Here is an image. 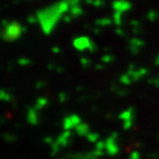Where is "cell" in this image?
<instances>
[{"instance_id": "obj_2", "label": "cell", "mask_w": 159, "mask_h": 159, "mask_svg": "<svg viewBox=\"0 0 159 159\" xmlns=\"http://www.w3.org/2000/svg\"><path fill=\"white\" fill-rule=\"evenodd\" d=\"M2 33L1 37L3 40L5 41H15L18 39H20L21 35L23 34L26 29L25 27H23L20 23L16 21L12 22H7L5 20H3L2 22Z\"/></svg>"}, {"instance_id": "obj_25", "label": "cell", "mask_w": 159, "mask_h": 159, "mask_svg": "<svg viewBox=\"0 0 159 159\" xmlns=\"http://www.w3.org/2000/svg\"><path fill=\"white\" fill-rule=\"evenodd\" d=\"M18 63H19V64H20V65H28V64H29V63H30V60L29 59H20V60H19V61H18Z\"/></svg>"}, {"instance_id": "obj_7", "label": "cell", "mask_w": 159, "mask_h": 159, "mask_svg": "<svg viewBox=\"0 0 159 159\" xmlns=\"http://www.w3.org/2000/svg\"><path fill=\"white\" fill-rule=\"evenodd\" d=\"M119 118L121 120H123V127L125 129H128L132 126V111H131V109L122 112L120 114Z\"/></svg>"}, {"instance_id": "obj_16", "label": "cell", "mask_w": 159, "mask_h": 159, "mask_svg": "<svg viewBox=\"0 0 159 159\" xmlns=\"http://www.w3.org/2000/svg\"><path fill=\"white\" fill-rule=\"evenodd\" d=\"M48 103V100L46 99V98H40V99L37 100V102H36V106L35 107L36 109H43V107L46 106V104Z\"/></svg>"}, {"instance_id": "obj_22", "label": "cell", "mask_w": 159, "mask_h": 159, "mask_svg": "<svg viewBox=\"0 0 159 159\" xmlns=\"http://www.w3.org/2000/svg\"><path fill=\"white\" fill-rule=\"evenodd\" d=\"M133 28H138V27H141V22H139V20H132V21H130V23H129Z\"/></svg>"}, {"instance_id": "obj_10", "label": "cell", "mask_w": 159, "mask_h": 159, "mask_svg": "<svg viewBox=\"0 0 159 159\" xmlns=\"http://www.w3.org/2000/svg\"><path fill=\"white\" fill-rule=\"evenodd\" d=\"M113 21L112 19L110 18H102V19H98V20L95 21V26H98V27H107L110 25H112Z\"/></svg>"}, {"instance_id": "obj_21", "label": "cell", "mask_w": 159, "mask_h": 159, "mask_svg": "<svg viewBox=\"0 0 159 159\" xmlns=\"http://www.w3.org/2000/svg\"><path fill=\"white\" fill-rule=\"evenodd\" d=\"M27 22L29 24H34L36 22H39V19H37V17H34V16H29L27 19Z\"/></svg>"}, {"instance_id": "obj_31", "label": "cell", "mask_w": 159, "mask_h": 159, "mask_svg": "<svg viewBox=\"0 0 159 159\" xmlns=\"http://www.w3.org/2000/svg\"><path fill=\"white\" fill-rule=\"evenodd\" d=\"M80 1H81V0H80Z\"/></svg>"}, {"instance_id": "obj_13", "label": "cell", "mask_w": 159, "mask_h": 159, "mask_svg": "<svg viewBox=\"0 0 159 159\" xmlns=\"http://www.w3.org/2000/svg\"><path fill=\"white\" fill-rule=\"evenodd\" d=\"M113 22L115 23L117 26L120 27L122 24V12L120 11H114L113 15Z\"/></svg>"}, {"instance_id": "obj_6", "label": "cell", "mask_w": 159, "mask_h": 159, "mask_svg": "<svg viewBox=\"0 0 159 159\" xmlns=\"http://www.w3.org/2000/svg\"><path fill=\"white\" fill-rule=\"evenodd\" d=\"M81 124V119L78 116H69L67 118H65L63 121V127L65 130H70L72 128H77V127Z\"/></svg>"}, {"instance_id": "obj_24", "label": "cell", "mask_w": 159, "mask_h": 159, "mask_svg": "<svg viewBox=\"0 0 159 159\" xmlns=\"http://www.w3.org/2000/svg\"><path fill=\"white\" fill-rule=\"evenodd\" d=\"M115 32L118 34V35H120V36H125V31H124L121 27H117L116 30H115Z\"/></svg>"}, {"instance_id": "obj_26", "label": "cell", "mask_w": 159, "mask_h": 159, "mask_svg": "<svg viewBox=\"0 0 159 159\" xmlns=\"http://www.w3.org/2000/svg\"><path fill=\"white\" fill-rule=\"evenodd\" d=\"M72 19H74V17H72L71 15H69V16H63L62 20L64 21L65 23H69V22L72 21Z\"/></svg>"}, {"instance_id": "obj_17", "label": "cell", "mask_w": 159, "mask_h": 159, "mask_svg": "<svg viewBox=\"0 0 159 159\" xmlns=\"http://www.w3.org/2000/svg\"><path fill=\"white\" fill-rule=\"evenodd\" d=\"M87 139H89L90 142L92 143H97L98 142V139H99V136H98L97 133H89V134L87 135Z\"/></svg>"}, {"instance_id": "obj_3", "label": "cell", "mask_w": 159, "mask_h": 159, "mask_svg": "<svg viewBox=\"0 0 159 159\" xmlns=\"http://www.w3.org/2000/svg\"><path fill=\"white\" fill-rule=\"evenodd\" d=\"M116 138H117V133H113V135H111L106 142V152L111 156L116 155L118 153V146L116 143Z\"/></svg>"}, {"instance_id": "obj_18", "label": "cell", "mask_w": 159, "mask_h": 159, "mask_svg": "<svg viewBox=\"0 0 159 159\" xmlns=\"http://www.w3.org/2000/svg\"><path fill=\"white\" fill-rule=\"evenodd\" d=\"M113 60H114V57L111 55V54H106V55H103L101 57V61L104 63H110V62H112Z\"/></svg>"}, {"instance_id": "obj_9", "label": "cell", "mask_w": 159, "mask_h": 159, "mask_svg": "<svg viewBox=\"0 0 159 159\" xmlns=\"http://www.w3.org/2000/svg\"><path fill=\"white\" fill-rule=\"evenodd\" d=\"M69 14L74 17V19H75V18L81 17V16L84 14V11H83V8L80 6V4H75L69 8Z\"/></svg>"}, {"instance_id": "obj_1", "label": "cell", "mask_w": 159, "mask_h": 159, "mask_svg": "<svg viewBox=\"0 0 159 159\" xmlns=\"http://www.w3.org/2000/svg\"><path fill=\"white\" fill-rule=\"evenodd\" d=\"M69 8L70 7L66 0H63L58 3H54L47 8L39 9L36 12V17L39 19L43 32L46 34L52 32L58 21L63 18V15L66 11H69Z\"/></svg>"}, {"instance_id": "obj_30", "label": "cell", "mask_w": 159, "mask_h": 159, "mask_svg": "<svg viewBox=\"0 0 159 159\" xmlns=\"http://www.w3.org/2000/svg\"><path fill=\"white\" fill-rule=\"evenodd\" d=\"M101 68H102V65H95V69H97V70L98 69H101Z\"/></svg>"}, {"instance_id": "obj_23", "label": "cell", "mask_w": 159, "mask_h": 159, "mask_svg": "<svg viewBox=\"0 0 159 159\" xmlns=\"http://www.w3.org/2000/svg\"><path fill=\"white\" fill-rule=\"evenodd\" d=\"M141 158V154L139 153V152H132L131 154H130V156H129V159H139Z\"/></svg>"}, {"instance_id": "obj_20", "label": "cell", "mask_w": 159, "mask_h": 159, "mask_svg": "<svg viewBox=\"0 0 159 159\" xmlns=\"http://www.w3.org/2000/svg\"><path fill=\"white\" fill-rule=\"evenodd\" d=\"M92 5L95 6V7H102V6L106 5V2L103 0H94Z\"/></svg>"}, {"instance_id": "obj_8", "label": "cell", "mask_w": 159, "mask_h": 159, "mask_svg": "<svg viewBox=\"0 0 159 159\" xmlns=\"http://www.w3.org/2000/svg\"><path fill=\"white\" fill-rule=\"evenodd\" d=\"M128 47H129V51L131 52L132 54H138L139 52V50L144 47V41L142 39H138V37H133L129 40V43H128Z\"/></svg>"}, {"instance_id": "obj_14", "label": "cell", "mask_w": 159, "mask_h": 159, "mask_svg": "<svg viewBox=\"0 0 159 159\" xmlns=\"http://www.w3.org/2000/svg\"><path fill=\"white\" fill-rule=\"evenodd\" d=\"M158 17H159L158 11H154V9H151V11H149L148 14H147V19L150 22H155L158 19Z\"/></svg>"}, {"instance_id": "obj_28", "label": "cell", "mask_w": 159, "mask_h": 159, "mask_svg": "<svg viewBox=\"0 0 159 159\" xmlns=\"http://www.w3.org/2000/svg\"><path fill=\"white\" fill-rule=\"evenodd\" d=\"M52 51H53V53L57 54V53H59V52H60V49H59V48H57V47H54L53 49H52Z\"/></svg>"}, {"instance_id": "obj_5", "label": "cell", "mask_w": 159, "mask_h": 159, "mask_svg": "<svg viewBox=\"0 0 159 159\" xmlns=\"http://www.w3.org/2000/svg\"><path fill=\"white\" fill-rule=\"evenodd\" d=\"M112 6L114 11H120L123 14L124 11H130L132 7V4L129 1H126V0H116L112 3Z\"/></svg>"}, {"instance_id": "obj_12", "label": "cell", "mask_w": 159, "mask_h": 159, "mask_svg": "<svg viewBox=\"0 0 159 159\" xmlns=\"http://www.w3.org/2000/svg\"><path fill=\"white\" fill-rule=\"evenodd\" d=\"M28 121L31 123V124H33V125H35V124L37 123V114L35 112V110H30L29 112H28Z\"/></svg>"}, {"instance_id": "obj_11", "label": "cell", "mask_w": 159, "mask_h": 159, "mask_svg": "<svg viewBox=\"0 0 159 159\" xmlns=\"http://www.w3.org/2000/svg\"><path fill=\"white\" fill-rule=\"evenodd\" d=\"M75 131H77V133L80 135H86V136L90 133L89 126L87 125V124H80L77 128H75Z\"/></svg>"}, {"instance_id": "obj_19", "label": "cell", "mask_w": 159, "mask_h": 159, "mask_svg": "<svg viewBox=\"0 0 159 159\" xmlns=\"http://www.w3.org/2000/svg\"><path fill=\"white\" fill-rule=\"evenodd\" d=\"M81 64L84 68H87L88 66L91 65V60H89L88 58H81Z\"/></svg>"}, {"instance_id": "obj_4", "label": "cell", "mask_w": 159, "mask_h": 159, "mask_svg": "<svg viewBox=\"0 0 159 159\" xmlns=\"http://www.w3.org/2000/svg\"><path fill=\"white\" fill-rule=\"evenodd\" d=\"M92 43V41L88 39L87 36H81L78 37L74 40V47L80 52H84V51H89V48H90Z\"/></svg>"}, {"instance_id": "obj_15", "label": "cell", "mask_w": 159, "mask_h": 159, "mask_svg": "<svg viewBox=\"0 0 159 159\" xmlns=\"http://www.w3.org/2000/svg\"><path fill=\"white\" fill-rule=\"evenodd\" d=\"M120 81L124 85H129V84H131V83H132V79L128 74H126V75H123L122 77L120 78Z\"/></svg>"}, {"instance_id": "obj_27", "label": "cell", "mask_w": 159, "mask_h": 159, "mask_svg": "<svg viewBox=\"0 0 159 159\" xmlns=\"http://www.w3.org/2000/svg\"><path fill=\"white\" fill-rule=\"evenodd\" d=\"M100 28H101V27L95 26V27L93 28V33H94V34H97V35H98V34H100V33H101V30H100Z\"/></svg>"}, {"instance_id": "obj_29", "label": "cell", "mask_w": 159, "mask_h": 159, "mask_svg": "<svg viewBox=\"0 0 159 159\" xmlns=\"http://www.w3.org/2000/svg\"><path fill=\"white\" fill-rule=\"evenodd\" d=\"M155 65L159 66V54L156 56V58H155Z\"/></svg>"}]
</instances>
